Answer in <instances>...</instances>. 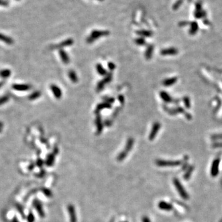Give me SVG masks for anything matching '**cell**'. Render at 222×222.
Returning <instances> with one entry per match:
<instances>
[{
    "label": "cell",
    "instance_id": "obj_1",
    "mask_svg": "<svg viewBox=\"0 0 222 222\" xmlns=\"http://www.w3.org/2000/svg\"><path fill=\"white\" fill-rule=\"evenodd\" d=\"M173 185L176 188V191H178L179 196H181V198L185 200H188L189 198V196L188 194V192H186V189H185L184 186H183L182 183L180 182V181L178 179L176 178H174L173 179Z\"/></svg>",
    "mask_w": 222,
    "mask_h": 222
},
{
    "label": "cell",
    "instance_id": "obj_2",
    "mask_svg": "<svg viewBox=\"0 0 222 222\" xmlns=\"http://www.w3.org/2000/svg\"><path fill=\"white\" fill-rule=\"evenodd\" d=\"M109 33L110 32L107 30H93L90 34V36L87 38V42L88 43H91L99 38L108 36Z\"/></svg>",
    "mask_w": 222,
    "mask_h": 222
},
{
    "label": "cell",
    "instance_id": "obj_3",
    "mask_svg": "<svg viewBox=\"0 0 222 222\" xmlns=\"http://www.w3.org/2000/svg\"><path fill=\"white\" fill-rule=\"evenodd\" d=\"M156 164L159 166H176L182 164V161L180 160H166L158 159L156 160Z\"/></svg>",
    "mask_w": 222,
    "mask_h": 222
},
{
    "label": "cell",
    "instance_id": "obj_4",
    "mask_svg": "<svg viewBox=\"0 0 222 222\" xmlns=\"http://www.w3.org/2000/svg\"><path fill=\"white\" fill-rule=\"evenodd\" d=\"M220 159H215L212 163L211 168H210V175L212 177H215L218 175L219 173V166H220Z\"/></svg>",
    "mask_w": 222,
    "mask_h": 222
},
{
    "label": "cell",
    "instance_id": "obj_5",
    "mask_svg": "<svg viewBox=\"0 0 222 222\" xmlns=\"http://www.w3.org/2000/svg\"><path fill=\"white\" fill-rule=\"evenodd\" d=\"M67 210L69 215L70 222H77V216L75 206L73 204H68Z\"/></svg>",
    "mask_w": 222,
    "mask_h": 222
},
{
    "label": "cell",
    "instance_id": "obj_6",
    "mask_svg": "<svg viewBox=\"0 0 222 222\" xmlns=\"http://www.w3.org/2000/svg\"><path fill=\"white\" fill-rule=\"evenodd\" d=\"M112 73L110 72L109 73V74H107V75L105 76L104 78L101 81H99L98 84L97 88H96L97 91H101V90L104 88V87H105V85H106L107 83L110 82L111 80H112Z\"/></svg>",
    "mask_w": 222,
    "mask_h": 222
},
{
    "label": "cell",
    "instance_id": "obj_7",
    "mask_svg": "<svg viewBox=\"0 0 222 222\" xmlns=\"http://www.w3.org/2000/svg\"><path fill=\"white\" fill-rule=\"evenodd\" d=\"M95 122H96V128H97V129H96V135H99L101 134L102 131H103L104 128V124L103 123V122H102L101 116L99 115V114L96 115Z\"/></svg>",
    "mask_w": 222,
    "mask_h": 222
},
{
    "label": "cell",
    "instance_id": "obj_8",
    "mask_svg": "<svg viewBox=\"0 0 222 222\" xmlns=\"http://www.w3.org/2000/svg\"><path fill=\"white\" fill-rule=\"evenodd\" d=\"M33 205L35 208V209L36 210V211H37L38 214L39 215H40L41 218H44L45 216V211H44L43 206H42V204L40 201H39L37 199L35 200V201H33Z\"/></svg>",
    "mask_w": 222,
    "mask_h": 222
},
{
    "label": "cell",
    "instance_id": "obj_9",
    "mask_svg": "<svg viewBox=\"0 0 222 222\" xmlns=\"http://www.w3.org/2000/svg\"><path fill=\"white\" fill-rule=\"evenodd\" d=\"M160 128V123H159V122H155L154 125H153L152 128V130L151 131V133H150L149 134V140L152 141V140H154L155 137H156V136L157 135V132L159 131Z\"/></svg>",
    "mask_w": 222,
    "mask_h": 222
},
{
    "label": "cell",
    "instance_id": "obj_10",
    "mask_svg": "<svg viewBox=\"0 0 222 222\" xmlns=\"http://www.w3.org/2000/svg\"><path fill=\"white\" fill-rule=\"evenodd\" d=\"M158 207L160 210L165 211H171L173 209V205L166 201H161L158 203Z\"/></svg>",
    "mask_w": 222,
    "mask_h": 222
},
{
    "label": "cell",
    "instance_id": "obj_11",
    "mask_svg": "<svg viewBox=\"0 0 222 222\" xmlns=\"http://www.w3.org/2000/svg\"><path fill=\"white\" fill-rule=\"evenodd\" d=\"M111 107H112L111 104L106 103V102H103V103H99L97 105V106H96L95 111H94V113L96 114H99V112H100L102 110H103V109H110Z\"/></svg>",
    "mask_w": 222,
    "mask_h": 222
},
{
    "label": "cell",
    "instance_id": "obj_12",
    "mask_svg": "<svg viewBox=\"0 0 222 222\" xmlns=\"http://www.w3.org/2000/svg\"><path fill=\"white\" fill-rule=\"evenodd\" d=\"M51 90L53 93L54 96L57 99H60L62 97V93L61 91V88L59 87H58V86L55 85H51Z\"/></svg>",
    "mask_w": 222,
    "mask_h": 222
},
{
    "label": "cell",
    "instance_id": "obj_13",
    "mask_svg": "<svg viewBox=\"0 0 222 222\" xmlns=\"http://www.w3.org/2000/svg\"><path fill=\"white\" fill-rule=\"evenodd\" d=\"M74 40L72 38H68L66 40L63 41L61 43H60L58 45H57L56 46H54V48H62L64 47H67V46H72L74 43Z\"/></svg>",
    "mask_w": 222,
    "mask_h": 222
},
{
    "label": "cell",
    "instance_id": "obj_14",
    "mask_svg": "<svg viewBox=\"0 0 222 222\" xmlns=\"http://www.w3.org/2000/svg\"><path fill=\"white\" fill-rule=\"evenodd\" d=\"M12 88L17 91H24L30 90V86L29 85H22V84H15L12 85Z\"/></svg>",
    "mask_w": 222,
    "mask_h": 222
},
{
    "label": "cell",
    "instance_id": "obj_15",
    "mask_svg": "<svg viewBox=\"0 0 222 222\" xmlns=\"http://www.w3.org/2000/svg\"><path fill=\"white\" fill-rule=\"evenodd\" d=\"M59 55H60V57H61V59H62V61L64 64H67L69 63L70 58L69 57H68L67 54V52H65V51H64L63 49H61V50L59 51Z\"/></svg>",
    "mask_w": 222,
    "mask_h": 222
},
{
    "label": "cell",
    "instance_id": "obj_16",
    "mask_svg": "<svg viewBox=\"0 0 222 222\" xmlns=\"http://www.w3.org/2000/svg\"><path fill=\"white\" fill-rule=\"evenodd\" d=\"M134 145V140L132 138H130L128 139V140H127L126 144H125V152H127V153L129 152L130 151H131V149H132L133 146Z\"/></svg>",
    "mask_w": 222,
    "mask_h": 222
},
{
    "label": "cell",
    "instance_id": "obj_17",
    "mask_svg": "<svg viewBox=\"0 0 222 222\" xmlns=\"http://www.w3.org/2000/svg\"><path fill=\"white\" fill-rule=\"evenodd\" d=\"M0 41L8 44V45H12L14 43V41L11 38L9 37L8 36L4 35L2 33H0Z\"/></svg>",
    "mask_w": 222,
    "mask_h": 222
},
{
    "label": "cell",
    "instance_id": "obj_18",
    "mask_svg": "<svg viewBox=\"0 0 222 222\" xmlns=\"http://www.w3.org/2000/svg\"><path fill=\"white\" fill-rule=\"evenodd\" d=\"M96 71L101 76H106L107 74V72L104 68L102 66L101 64H97L96 65Z\"/></svg>",
    "mask_w": 222,
    "mask_h": 222
},
{
    "label": "cell",
    "instance_id": "obj_19",
    "mask_svg": "<svg viewBox=\"0 0 222 222\" xmlns=\"http://www.w3.org/2000/svg\"><path fill=\"white\" fill-rule=\"evenodd\" d=\"M153 50H154V46L153 45H151L147 46L146 51L145 52V58H146L147 60H149L151 58Z\"/></svg>",
    "mask_w": 222,
    "mask_h": 222
},
{
    "label": "cell",
    "instance_id": "obj_20",
    "mask_svg": "<svg viewBox=\"0 0 222 222\" xmlns=\"http://www.w3.org/2000/svg\"><path fill=\"white\" fill-rule=\"evenodd\" d=\"M55 155L54 154H50L48 156L46 160V164L47 166H52L54 163Z\"/></svg>",
    "mask_w": 222,
    "mask_h": 222
},
{
    "label": "cell",
    "instance_id": "obj_21",
    "mask_svg": "<svg viewBox=\"0 0 222 222\" xmlns=\"http://www.w3.org/2000/svg\"><path fill=\"white\" fill-rule=\"evenodd\" d=\"M136 33L138 35L142 36V37H149L152 36V33L149 30H141L136 31Z\"/></svg>",
    "mask_w": 222,
    "mask_h": 222
},
{
    "label": "cell",
    "instance_id": "obj_22",
    "mask_svg": "<svg viewBox=\"0 0 222 222\" xmlns=\"http://www.w3.org/2000/svg\"><path fill=\"white\" fill-rule=\"evenodd\" d=\"M176 52H177V51H176L175 49H173V48H169V49H163V50L161 51L160 53H161L162 55H173V54H175Z\"/></svg>",
    "mask_w": 222,
    "mask_h": 222
},
{
    "label": "cell",
    "instance_id": "obj_23",
    "mask_svg": "<svg viewBox=\"0 0 222 222\" xmlns=\"http://www.w3.org/2000/svg\"><path fill=\"white\" fill-rule=\"evenodd\" d=\"M68 77H69L70 79L73 83H77L78 81V77H77V74L74 71H70L68 72Z\"/></svg>",
    "mask_w": 222,
    "mask_h": 222
},
{
    "label": "cell",
    "instance_id": "obj_24",
    "mask_svg": "<svg viewBox=\"0 0 222 222\" xmlns=\"http://www.w3.org/2000/svg\"><path fill=\"white\" fill-rule=\"evenodd\" d=\"M127 155H128V153H127V152H125V151H121L118 154L117 157V161L119 162L123 161V160H125V159L127 157Z\"/></svg>",
    "mask_w": 222,
    "mask_h": 222
},
{
    "label": "cell",
    "instance_id": "obj_25",
    "mask_svg": "<svg viewBox=\"0 0 222 222\" xmlns=\"http://www.w3.org/2000/svg\"><path fill=\"white\" fill-rule=\"evenodd\" d=\"M11 75V71L8 69L3 70L0 72V77L3 78H6Z\"/></svg>",
    "mask_w": 222,
    "mask_h": 222
},
{
    "label": "cell",
    "instance_id": "obj_26",
    "mask_svg": "<svg viewBox=\"0 0 222 222\" xmlns=\"http://www.w3.org/2000/svg\"><path fill=\"white\" fill-rule=\"evenodd\" d=\"M160 97L166 103H169V102H170L171 101V98L169 94L164 91L160 92Z\"/></svg>",
    "mask_w": 222,
    "mask_h": 222
},
{
    "label": "cell",
    "instance_id": "obj_27",
    "mask_svg": "<svg viewBox=\"0 0 222 222\" xmlns=\"http://www.w3.org/2000/svg\"><path fill=\"white\" fill-rule=\"evenodd\" d=\"M194 168L193 166H191L189 168V169H188V170H187V172H186V173H185V175H184V178H185V179H189V178L191 177V174H192V172H193Z\"/></svg>",
    "mask_w": 222,
    "mask_h": 222
},
{
    "label": "cell",
    "instance_id": "obj_28",
    "mask_svg": "<svg viewBox=\"0 0 222 222\" xmlns=\"http://www.w3.org/2000/svg\"><path fill=\"white\" fill-rule=\"evenodd\" d=\"M176 81V78H169V79H166L164 80L163 82V85L165 87H169V86L172 85Z\"/></svg>",
    "mask_w": 222,
    "mask_h": 222
},
{
    "label": "cell",
    "instance_id": "obj_29",
    "mask_svg": "<svg viewBox=\"0 0 222 222\" xmlns=\"http://www.w3.org/2000/svg\"><path fill=\"white\" fill-rule=\"evenodd\" d=\"M135 42L136 45H140V46H143V45H146V40H144V38L143 37H140L137 38L135 40Z\"/></svg>",
    "mask_w": 222,
    "mask_h": 222
},
{
    "label": "cell",
    "instance_id": "obj_30",
    "mask_svg": "<svg viewBox=\"0 0 222 222\" xmlns=\"http://www.w3.org/2000/svg\"><path fill=\"white\" fill-rule=\"evenodd\" d=\"M41 96V93L39 91H35L29 96V99H31V100H33V99H37L38 98H39Z\"/></svg>",
    "mask_w": 222,
    "mask_h": 222
},
{
    "label": "cell",
    "instance_id": "obj_31",
    "mask_svg": "<svg viewBox=\"0 0 222 222\" xmlns=\"http://www.w3.org/2000/svg\"><path fill=\"white\" fill-rule=\"evenodd\" d=\"M43 193L45 194V195L46 196L49 197V198L52 197V193L50 189H47V188H45V189H43Z\"/></svg>",
    "mask_w": 222,
    "mask_h": 222
},
{
    "label": "cell",
    "instance_id": "obj_32",
    "mask_svg": "<svg viewBox=\"0 0 222 222\" xmlns=\"http://www.w3.org/2000/svg\"><path fill=\"white\" fill-rule=\"evenodd\" d=\"M104 101V102H106V103H109L111 104H112L113 103H114L115 101V99L114 98H108V97H104L103 98Z\"/></svg>",
    "mask_w": 222,
    "mask_h": 222
},
{
    "label": "cell",
    "instance_id": "obj_33",
    "mask_svg": "<svg viewBox=\"0 0 222 222\" xmlns=\"http://www.w3.org/2000/svg\"><path fill=\"white\" fill-rule=\"evenodd\" d=\"M35 220V218L34 215H33V214H32V212H30L27 217L28 221L29 222H34Z\"/></svg>",
    "mask_w": 222,
    "mask_h": 222
},
{
    "label": "cell",
    "instance_id": "obj_34",
    "mask_svg": "<svg viewBox=\"0 0 222 222\" xmlns=\"http://www.w3.org/2000/svg\"><path fill=\"white\" fill-rule=\"evenodd\" d=\"M9 98L8 96H3V97L0 98V105H2L4 103H6L7 101H8Z\"/></svg>",
    "mask_w": 222,
    "mask_h": 222
},
{
    "label": "cell",
    "instance_id": "obj_35",
    "mask_svg": "<svg viewBox=\"0 0 222 222\" xmlns=\"http://www.w3.org/2000/svg\"><path fill=\"white\" fill-rule=\"evenodd\" d=\"M107 66H108V68H109L111 71H114V70L115 68V67H116L115 66V64L114 63V62H109Z\"/></svg>",
    "mask_w": 222,
    "mask_h": 222
},
{
    "label": "cell",
    "instance_id": "obj_36",
    "mask_svg": "<svg viewBox=\"0 0 222 222\" xmlns=\"http://www.w3.org/2000/svg\"><path fill=\"white\" fill-rule=\"evenodd\" d=\"M141 222H151V220L149 217H147L146 215H144L141 218Z\"/></svg>",
    "mask_w": 222,
    "mask_h": 222
},
{
    "label": "cell",
    "instance_id": "obj_37",
    "mask_svg": "<svg viewBox=\"0 0 222 222\" xmlns=\"http://www.w3.org/2000/svg\"><path fill=\"white\" fill-rule=\"evenodd\" d=\"M118 100L122 104H123L125 101V99H124V96L123 95H119L118 96Z\"/></svg>",
    "mask_w": 222,
    "mask_h": 222
},
{
    "label": "cell",
    "instance_id": "obj_38",
    "mask_svg": "<svg viewBox=\"0 0 222 222\" xmlns=\"http://www.w3.org/2000/svg\"><path fill=\"white\" fill-rule=\"evenodd\" d=\"M36 164H37V165L38 166H40V167H41L42 165H43V162L42 161V160H41V159H38V160H37V162H36Z\"/></svg>",
    "mask_w": 222,
    "mask_h": 222
},
{
    "label": "cell",
    "instance_id": "obj_39",
    "mask_svg": "<svg viewBox=\"0 0 222 222\" xmlns=\"http://www.w3.org/2000/svg\"><path fill=\"white\" fill-rule=\"evenodd\" d=\"M104 125H106V126H110L111 125H112V122H110V120H106L105 121V123Z\"/></svg>",
    "mask_w": 222,
    "mask_h": 222
},
{
    "label": "cell",
    "instance_id": "obj_40",
    "mask_svg": "<svg viewBox=\"0 0 222 222\" xmlns=\"http://www.w3.org/2000/svg\"><path fill=\"white\" fill-rule=\"evenodd\" d=\"M12 222H19V221H17V219H16V218H14V220H13V221H12Z\"/></svg>",
    "mask_w": 222,
    "mask_h": 222
},
{
    "label": "cell",
    "instance_id": "obj_41",
    "mask_svg": "<svg viewBox=\"0 0 222 222\" xmlns=\"http://www.w3.org/2000/svg\"><path fill=\"white\" fill-rule=\"evenodd\" d=\"M3 83V82H1V83H0V88H1V87H2Z\"/></svg>",
    "mask_w": 222,
    "mask_h": 222
},
{
    "label": "cell",
    "instance_id": "obj_42",
    "mask_svg": "<svg viewBox=\"0 0 222 222\" xmlns=\"http://www.w3.org/2000/svg\"><path fill=\"white\" fill-rule=\"evenodd\" d=\"M5 3H4L1 2V1H0V4H4Z\"/></svg>",
    "mask_w": 222,
    "mask_h": 222
},
{
    "label": "cell",
    "instance_id": "obj_43",
    "mask_svg": "<svg viewBox=\"0 0 222 222\" xmlns=\"http://www.w3.org/2000/svg\"><path fill=\"white\" fill-rule=\"evenodd\" d=\"M98 1H103L104 0H98Z\"/></svg>",
    "mask_w": 222,
    "mask_h": 222
},
{
    "label": "cell",
    "instance_id": "obj_44",
    "mask_svg": "<svg viewBox=\"0 0 222 222\" xmlns=\"http://www.w3.org/2000/svg\"><path fill=\"white\" fill-rule=\"evenodd\" d=\"M121 222H128V221H121Z\"/></svg>",
    "mask_w": 222,
    "mask_h": 222
}]
</instances>
